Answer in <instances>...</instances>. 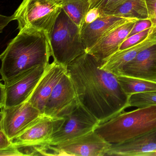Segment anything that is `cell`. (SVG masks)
Listing matches in <instances>:
<instances>
[{
    "mask_svg": "<svg viewBox=\"0 0 156 156\" xmlns=\"http://www.w3.org/2000/svg\"><path fill=\"white\" fill-rule=\"evenodd\" d=\"M106 156H156V129L126 142L112 144Z\"/></svg>",
    "mask_w": 156,
    "mask_h": 156,
    "instance_id": "obj_14",
    "label": "cell"
},
{
    "mask_svg": "<svg viewBox=\"0 0 156 156\" xmlns=\"http://www.w3.org/2000/svg\"><path fill=\"white\" fill-rule=\"evenodd\" d=\"M1 109L0 129L12 141L43 115L28 101Z\"/></svg>",
    "mask_w": 156,
    "mask_h": 156,
    "instance_id": "obj_9",
    "label": "cell"
},
{
    "mask_svg": "<svg viewBox=\"0 0 156 156\" xmlns=\"http://www.w3.org/2000/svg\"><path fill=\"white\" fill-rule=\"evenodd\" d=\"M146 2L148 13V19L152 23V31L156 30V0H146Z\"/></svg>",
    "mask_w": 156,
    "mask_h": 156,
    "instance_id": "obj_25",
    "label": "cell"
},
{
    "mask_svg": "<svg viewBox=\"0 0 156 156\" xmlns=\"http://www.w3.org/2000/svg\"><path fill=\"white\" fill-rule=\"evenodd\" d=\"M112 144L95 130L55 146L44 145L43 155L104 156Z\"/></svg>",
    "mask_w": 156,
    "mask_h": 156,
    "instance_id": "obj_6",
    "label": "cell"
},
{
    "mask_svg": "<svg viewBox=\"0 0 156 156\" xmlns=\"http://www.w3.org/2000/svg\"><path fill=\"white\" fill-rule=\"evenodd\" d=\"M13 144V141L9 139L4 130L0 129V150L5 149Z\"/></svg>",
    "mask_w": 156,
    "mask_h": 156,
    "instance_id": "obj_28",
    "label": "cell"
},
{
    "mask_svg": "<svg viewBox=\"0 0 156 156\" xmlns=\"http://www.w3.org/2000/svg\"><path fill=\"white\" fill-rule=\"evenodd\" d=\"M152 23L149 19L137 20L135 22L127 38L134 35L136 34L143 31L147 29H150L152 27Z\"/></svg>",
    "mask_w": 156,
    "mask_h": 156,
    "instance_id": "obj_24",
    "label": "cell"
},
{
    "mask_svg": "<svg viewBox=\"0 0 156 156\" xmlns=\"http://www.w3.org/2000/svg\"><path fill=\"white\" fill-rule=\"evenodd\" d=\"M48 35L54 61L65 67L86 52L81 28L62 9Z\"/></svg>",
    "mask_w": 156,
    "mask_h": 156,
    "instance_id": "obj_4",
    "label": "cell"
},
{
    "mask_svg": "<svg viewBox=\"0 0 156 156\" xmlns=\"http://www.w3.org/2000/svg\"><path fill=\"white\" fill-rule=\"evenodd\" d=\"M100 16L101 13L97 8L90 9L86 16L83 23L89 24L91 23L98 19Z\"/></svg>",
    "mask_w": 156,
    "mask_h": 156,
    "instance_id": "obj_27",
    "label": "cell"
},
{
    "mask_svg": "<svg viewBox=\"0 0 156 156\" xmlns=\"http://www.w3.org/2000/svg\"><path fill=\"white\" fill-rule=\"evenodd\" d=\"M128 0H90V8H97L101 16L109 15L113 11Z\"/></svg>",
    "mask_w": 156,
    "mask_h": 156,
    "instance_id": "obj_22",
    "label": "cell"
},
{
    "mask_svg": "<svg viewBox=\"0 0 156 156\" xmlns=\"http://www.w3.org/2000/svg\"><path fill=\"white\" fill-rule=\"evenodd\" d=\"M149 36L150 37H151V38L156 39V30L152 31V32L151 34Z\"/></svg>",
    "mask_w": 156,
    "mask_h": 156,
    "instance_id": "obj_31",
    "label": "cell"
},
{
    "mask_svg": "<svg viewBox=\"0 0 156 156\" xmlns=\"http://www.w3.org/2000/svg\"><path fill=\"white\" fill-rule=\"evenodd\" d=\"M61 128L55 133L43 145L55 146L76 138L96 129L99 120L81 104L64 118Z\"/></svg>",
    "mask_w": 156,
    "mask_h": 156,
    "instance_id": "obj_7",
    "label": "cell"
},
{
    "mask_svg": "<svg viewBox=\"0 0 156 156\" xmlns=\"http://www.w3.org/2000/svg\"><path fill=\"white\" fill-rule=\"evenodd\" d=\"M101 66L95 57L85 52L67 66L79 103L100 124L124 112L128 108L129 97L117 76Z\"/></svg>",
    "mask_w": 156,
    "mask_h": 156,
    "instance_id": "obj_1",
    "label": "cell"
},
{
    "mask_svg": "<svg viewBox=\"0 0 156 156\" xmlns=\"http://www.w3.org/2000/svg\"><path fill=\"white\" fill-rule=\"evenodd\" d=\"M79 104L73 83L66 70L48 99L43 115L65 118Z\"/></svg>",
    "mask_w": 156,
    "mask_h": 156,
    "instance_id": "obj_8",
    "label": "cell"
},
{
    "mask_svg": "<svg viewBox=\"0 0 156 156\" xmlns=\"http://www.w3.org/2000/svg\"><path fill=\"white\" fill-rule=\"evenodd\" d=\"M117 76L122 89L129 97L138 93L156 91V81L123 75Z\"/></svg>",
    "mask_w": 156,
    "mask_h": 156,
    "instance_id": "obj_19",
    "label": "cell"
},
{
    "mask_svg": "<svg viewBox=\"0 0 156 156\" xmlns=\"http://www.w3.org/2000/svg\"><path fill=\"white\" fill-rule=\"evenodd\" d=\"M119 75L156 81V44L140 52L122 68Z\"/></svg>",
    "mask_w": 156,
    "mask_h": 156,
    "instance_id": "obj_16",
    "label": "cell"
},
{
    "mask_svg": "<svg viewBox=\"0 0 156 156\" xmlns=\"http://www.w3.org/2000/svg\"><path fill=\"white\" fill-rule=\"evenodd\" d=\"M1 100H0V107L1 108H4L5 105V92L4 84L1 83Z\"/></svg>",
    "mask_w": 156,
    "mask_h": 156,
    "instance_id": "obj_29",
    "label": "cell"
},
{
    "mask_svg": "<svg viewBox=\"0 0 156 156\" xmlns=\"http://www.w3.org/2000/svg\"><path fill=\"white\" fill-rule=\"evenodd\" d=\"M1 16H2V18H3V19H2V18H1V20H3V22H1V32H2L3 28L8 24L9 23L13 20L12 16L11 17H6V16H2V15H1Z\"/></svg>",
    "mask_w": 156,
    "mask_h": 156,
    "instance_id": "obj_30",
    "label": "cell"
},
{
    "mask_svg": "<svg viewBox=\"0 0 156 156\" xmlns=\"http://www.w3.org/2000/svg\"><path fill=\"white\" fill-rule=\"evenodd\" d=\"M60 0H23L12 15L19 31L34 29L50 33L62 10Z\"/></svg>",
    "mask_w": 156,
    "mask_h": 156,
    "instance_id": "obj_5",
    "label": "cell"
},
{
    "mask_svg": "<svg viewBox=\"0 0 156 156\" xmlns=\"http://www.w3.org/2000/svg\"><path fill=\"white\" fill-rule=\"evenodd\" d=\"M155 44L156 39L149 36L147 39L137 45L118 51L104 63L101 68L116 75H118L122 68L135 59L140 52Z\"/></svg>",
    "mask_w": 156,
    "mask_h": 156,
    "instance_id": "obj_17",
    "label": "cell"
},
{
    "mask_svg": "<svg viewBox=\"0 0 156 156\" xmlns=\"http://www.w3.org/2000/svg\"><path fill=\"white\" fill-rule=\"evenodd\" d=\"M156 129V106L122 112L95 131L112 144L126 142Z\"/></svg>",
    "mask_w": 156,
    "mask_h": 156,
    "instance_id": "obj_3",
    "label": "cell"
},
{
    "mask_svg": "<svg viewBox=\"0 0 156 156\" xmlns=\"http://www.w3.org/2000/svg\"><path fill=\"white\" fill-rule=\"evenodd\" d=\"M48 66H36L4 83L5 108L17 105L27 101Z\"/></svg>",
    "mask_w": 156,
    "mask_h": 156,
    "instance_id": "obj_10",
    "label": "cell"
},
{
    "mask_svg": "<svg viewBox=\"0 0 156 156\" xmlns=\"http://www.w3.org/2000/svg\"><path fill=\"white\" fill-rule=\"evenodd\" d=\"M51 56L48 34L26 29L20 31L1 55V74L4 83L40 66H48Z\"/></svg>",
    "mask_w": 156,
    "mask_h": 156,
    "instance_id": "obj_2",
    "label": "cell"
},
{
    "mask_svg": "<svg viewBox=\"0 0 156 156\" xmlns=\"http://www.w3.org/2000/svg\"><path fill=\"white\" fill-rule=\"evenodd\" d=\"M1 156H22L24 154L19 150L17 146L14 144L11 147L4 150H0Z\"/></svg>",
    "mask_w": 156,
    "mask_h": 156,
    "instance_id": "obj_26",
    "label": "cell"
},
{
    "mask_svg": "<svg viewBox=\"0 0 156 156\" xmlns=\"http://www.w3.org/2000/svg\"><path fill=\"white\" fill-rule=\"evenodd\" d=\"M62 9L80 28L90 8V0H60Z\"/></svg>",
    "mask_w": 156,
    "mask_h": 156,
    "instance_id": "obj_20",
    "label": "cell"
},
{
    "mask_svg": "<svg viewBox=\"0 0 156 156\" xmlns=\"http://www.w3.org/2000/svg\"><path fill=\"white\" fill-rule=\"evenodd\" d=\"M65 120L64 118L42 115L12 140L13 144L18 147L43 145L61 128Z\"/></svg>",
    "mask_w": 156,
    "mask_h": 156,
    "instance_id": "obj_11",
    "label": "cell"
},
{
    "mask_svg": "<svg viewBox=\"0 0 156 156\" xmlns=\"http://www.w3.org/2000/svg\"><path fill=\"white\" fill-rule=\"evenodd\" d=\"M152 106H156V91L138 93L129 96L128 108H141Z\"/></svg>",
    "mask_w": 156,
    "mask_h": 156,
    "instance_id": "obj_21",
    "label": "cell"
},
{
    "mask_svg": "<svg viewBox=\"0 0 156 156\" xmlns=\"http://www.w3.org/2000/svg\"><path fill=\"white\" fill-rule=\"evenodd\" d=\"M109 15L132 20L148 19L146 0H128Z\"/></svg>",
    "mask_w": 156,
    "mask_h": 156,
    "instance_id": "obj_18",
    "label": "cell"
},
{
    "mask_svg": "<svg viewBox=\"0 0 156 156\" xmlns=\"http://www.w3.org/2000/svg\"><path fill=\"white\" fill-rule=\"evenodd\" d=\"M67 67L53 61L47 67L28 100L43 114L44 108L53 90L63 75Z\"/></svg>",
    "mask_w": 156,
    "mask_h": 156,
    "instance_id": "obj_12",
    "label": "cell"
},
{
    "mask_svg": "<svg viewBox=\"0 0 156 156\" xmlns=\"http://www.w3.org/2000/svg\"><path fill=\"white\" fill-rule=\"evenodd\" d=\"M151 32L152 29L151 28L128 37L122 43L119 51L125 50L140 43L147 39Z\"/></svg>",
    "mask_w": 156,
    "mask_h": 156,
    "instance_id": "obj_23",
    "label": "cell"
},
{
    "mask_svg": "<svg viewBox=\"0 0 156 156\" xmlns=\"http://www.w3.org/2000/svg\"><path fill=\"white\" fill-rule=\"evenodd\" d=\"M135 20H137L105 15L100 16L89 24L83 23L81 28V34L86 51L88 52L103 36L112 29L123 23Z\"/></svg>",
    "mask_w": 156,
    "mask_h": 156,
    "instance_id": "obj_15",
    "label": "cell"
},
{
    "mask_svg": "<svg viewBox=\"0 0 156 156\" xmlns=\"http://www.w3.org/2000/svg\"><path fill=\"white\" fill-rule=\"evenodd\" d=\"M136 21L121 24L106 34L88 52L102 65L119 50L122 43L127 38Z\"/></svg>",
    "mask_w": 156,
    "mask_h": 156,
    "instance_id": "obj_13",
    "label": "cell"
}]
</instances>
